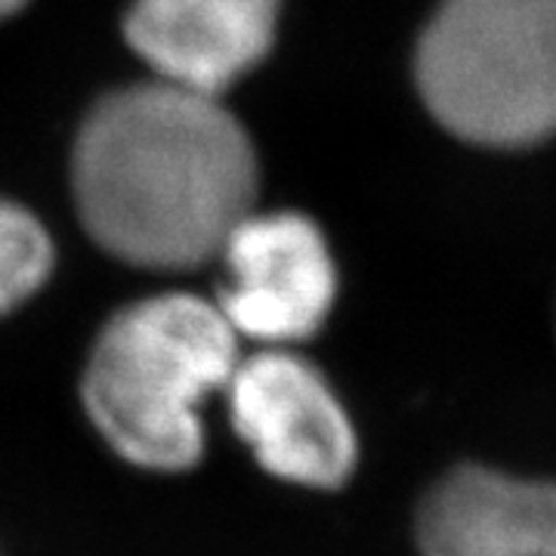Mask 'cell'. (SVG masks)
Here are the masks:
<instances>
[{
	"mask_svg": "<svg viewBox=\"0 0 556 556\" xmlns=\"http://www.w3.org/2000/svg\"><path fill=\"white\" fill-rule=\"evenodd\" d=\"M257 152L217 97L170 80L105 93L75 139L72 189L90 239L155 273L217 257L254 211Z\"/></svg>",
	"mask_w": 556,
	"mask_h": 556,
	"instance_id": "1",
	"label": "cell"
},
{
	"mask_svg": "<svg viewBox=\"0 0 556 556\" xmlns=\"http://www.w3.org/2000/svg\"><path fill=\"white\" fill-rule=\"evenodd\" d=\"M239 334L217 303L159 294L118 309L100 328L80 405L97 437L146 473L195 470L207 448L204 405L239 365Z\"/></svg>",
	"mask_w": 556,
	"mask_h": 556,
	"instance_id": "2",
	"label": "cell"
},
{
	"mask_svg": "<svg viewBox=\"0 0 556 556\" xmlns=\"http://www.w3.org/2000/svg\"><path fill=\"white\" fill-rule=\"evenodd\" d=\"M417 93L457 139L556 137V0H439L415 50Z\"/></svg>",
	"mask_w": 556,
	"mask_h": 556,
	"instance_id": "3",
	"label": "cell"
},
{
	"mask_svg": "<svg viewBox=\"0 0 556 556\" xmlns=\"http://www.w3.org/2000/svg\"><path fill=\"white\" fill-rule=\"evenodd\" d=\"M229 424L278 482L338 492L358 467V433L331 380L291 346L239 358L226 383Z\"/></svg>",
	"mask_w": 556,
	"mask_h": 556,
	"instance_id": "4",
	"label": "cell"
},
{
	"mask_svg": "<svg viewBox=\"0 0 556 556\" xmlns=\"http://www.w3.org/2000/svg\"><path fill=\"white\" fill-rule=\"evenodd\" d=\"M217 257L226 260L217 309L239 340L294 346L331 316L338 269L325 236L306 217L248 214Z\"/></svg>",
	"mask_w": 556,
	"mask_h": 556,
	"instance_id": "5",
	"label": "cell"
},
{
	"mask_svg": "<svg viewBox=\"0 0 556 556\" xmlns=\"http://www.w3.org/2000/svg\"><path fill=\"white\" fill-rule=\"evenodd\" d=\"M420 556H556V479L455 464L420 495Z\"/></svg>",
	"mask_w": 556,
	"mask_h": 556,
	"instance_id": "6",
	"label": "cell"
},
{
	"mask_svg": "<svg viewBox=\"0 0 556 556\" xmlns=\"http://www.w3.org/2000/svg\"><path fill=\"white\" fill-rule=\"evenodd\" d=\"M281 0H134L124 35L161 80L219 97L276 43Z\"/></svg>",
	"mask_w": 556,
	"mask_h": 556,
	"instance_id": "7",
	"label": "cell"
},
{
	"mask_svg": "<svg viewBox=\"0 0 556 556\" xmlns=\"http://www.w3.org/2000/svg\"><path fill=\"white\" fill-rule=\"evenodd\" d=\"M53 273V241L35 214L0 199V316L20 309Z\"/></svg>",
	"mask_w": 556,
	"mask_h": 556,
	"instance_id": "8",
	"label": "cell"
},
{
	"mask_svg": "<svg viewBox=\"0 0 556 556\" xmlns=\"http://www.w3.org/2000/svg\"><path fill=\"white\" fill-rule=\"evenodd\" d=\"M25 0H0V20H7V16H13L16 10H20Z\"/></svg>",
	"mask_w": 556,
	"mask_h": 556,
	"instance_id": "9",
	"label": "cell"
}]
</instances>
